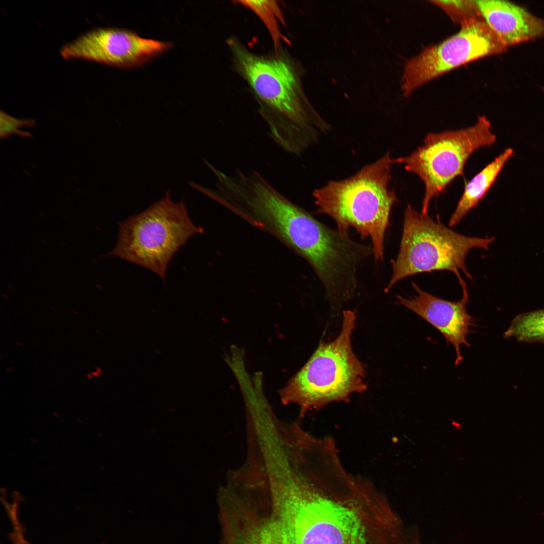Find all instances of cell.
Segmentation results:
<instances>
[{
  "label": "cell",
  "mask_w": 544,
  "mask_h": 544,
  "mask_svg": "<svg viewBox=\"0 0 544 544\" xmlns=\"http://www.w3.org/2000/svg\"><path fill=\"white\" fill-rule=\"evenodd\" d=\"M394 528L385 496L373 485L344 474L320 472L292 494L282 544H392Z\"/></svg>",
  "instance_id": "6da1fadb"
},
{
  "label": "cell",
  "mask_w": 544,
  "mask_h": 544,
  "mask_svg": "<svg viewBox=\"0 0 544 544\" xmlns=\"http://www.w3.org/2000/svg\"><path fill=\"white\" fill-rule=\"evenodd\" d=\"M237 69L253 91L259 112L270 138L284 151L299 155L329 125L307 100L293 63L277 53L263 56L248 50L234 38L229 40Z\"/></svg>",
  "instance_id": "7a4b0ae2"
},
{
  "label": "cell",
  "mask_w": 544,
  "mask_h": 544,
  "mask_svg": "<svg viewBox=\"0 0 544 544\" xmlns=\"http://www.w3.org/2000/svg\"><path fill=\"white\" fill-rule=\"evenodd\" d=\"M393 160L387 153L353 176L329 181L313 192L317 212L330 217L341 234L349 235L351 227L370 238L376 262L384 260L385 234L398 202L389 187Z\"/></svg>",
  "instance_id": "3957f363"
},
{
  "label": "cell",
  "mask_w": 544,
  "mask_h": 544,
  "mask_svg": "<svg viewBox=\"0 0 544 544\" xmlns=\"http://www.w3.org/2000/svg\"><path fill=\"white\" fill-rule=\"evenodd\" d=\"M341 331L329 342H321L311 357L278 391L284 405L299 407L298 420L334 402L350 400L351 395L366 391L365 369L352 346L356 314L344 310Z\"/></svg>",
  "instance_id": "277c9868"
},
{
  "label": "cell",
  "mask_w": 544,
  "mask_h": 544,
  "mask_svg": "<svg viewBox=\"0 0 544 544\" xmlns=\"http://www.w3.org/2000/svg\"><path fill=\"white\" fill-rule=\"evenodd\" d=\"M494 237H468L445 226L439 217L418 213L408 205L404 212L399 250L391 260L392 276L384 289L386 293L400 280L414 275L436 270L453 273L460 283L461 270L472 279L465 265L468 252L473 248L485 250Z\"/></svg>",
  "instance_id": "5b68a950"
},
{
  "label": "cell",
  "mask_w": 544,
  "mask_h": 544,
  "mask_svg": "<svg viewBox=\"0 0 544 544\" xmlns=\"http://www.w3.org/2000/svg\"><path fill=\"white\" fill-rule=\"evenodd\" d=\"M119 230L110 255L146 267L163 280L173 255L202 231L190 220L184 202L172 200L170 191L141 213L120 223Z\"/></svg>",
  "instance_id": "8992f818"
},
{
  "label": "cell",
  "mask_w": 544,
  "mask_h": 544,
  "mask_svg": "<svg viewBox=\"0 0 544 544\" xmlns=\"http://www.w3.org/2000/svg\"><path fill=\"white\" fill-rule=\"evenodd\" d=\"M485 116L469 127L429 132L423 144L409 155L393 159L405 170L416 174L425 185L421 213L428 214L430 201L443 193L456 177L463 175L465 165L480 148L491 146L496 137Z\"/></svg>",
  "instance_id": "52a82bcc"
},
{
  "label": "cell",
  "mask_w": 544,
  "mask_h": 544,
  "mask_svg": "<svg viewBox=\"0 0 544 544\" xmlns=\"http://www.w3.org/2000/svg\"><path fill=\"white\" fill-rule=\"evenodd\" d=\"M507 48L484 19L464 24L457 33L424 48L406 62L402 81L403 94L407 96L422 85L453 69L502 53Z\"/></svg>",
  "instance_id": "ba28073f"
},
{
  "label": "cell",
  "mask_w": 544,
  "mask_h": 544,
  "mask_svg": "<svg viewBox=\"0 0 544 544\" xmlns=\"http://www.w3.org/2000/svg\"><path fill=\"white\" fill-rule=\"evenodd\" d=\"M170 46L169 42L144 38L122 29L97 28L65 44L60 54L65 59L81 58L130 67L144 63Z\"/></svg>",
  "instance_id": "9c48e42d"
},
{
  "label": "cell",
  "mask_w": 544,
  "mask_h": 544,
  "mask_svg": "<svg viewBox=\"0 0 544 544\" xmlns=\"http://www.w3.org/2000/svg\"><path fill=\"white\" fill-rule=\"evenodd\" d=\"M412 286L416 294L408 298L397 296L396 303L422 317L441 333L448 344L452 345L456 354L455 365H458L463 358L460 347L470 346L466 338L471 332V328L475 325L474 318L466 308L469 297L465 283L461 285L463 295L457 301L434 296L414 282Z\"/></svg>",
  "instance_id": "30bf717a"
},
{
  "label": "cell",
  "mask_w": 544,
  "mask_h": 544,
  "mask_svg": "<svg viewBox=\"0 0 544 544\" xmlns=\"http://www.w3.org/2000/svg\"><path fill=\"white\" fill-rule=\"evenodd\" d=\"M483 19L508 47L544 35V20L510 2L475 1Z\"/></svg>",
  "instance_id": "8fae6325"
},
{
  "label": "cell",
  "mask_w": 544,
  "mask_h": 544,
  "mask_svg": "<svg viewBox=\"0 0 544 544\" xmlns=\"http://www.w3.org/2000/svg\"><path fill=\"white\" fill-rule=\"evenodd\" d=\"M513 155L512 149H506L466 183L463 193L449 219L448 225L450 228L458 224L478 205Z\"/></svg>",
  "instance_id": "7c38bea8"
},
{
  "label": "cell",
  "mask_w": 544,
  "mask_h": 544,
  "mask_svg": "<svg viewBox=\"0 0 544 544\" xmlns=\"http://www.w3.org/2000/svg\"><path fill=\"white\" fill-rule=\"evenodd\" d=\"M503 336L520 343L544 345V308L516 315Z\"/></svg>",
  "instance_id": "4fadbf2b"
},
{
  "label": "cell",
  "mask_w": 544,
  "mask_h": 544,
  "mask_svg": "<svg viewBox=\"0 0 544 544\" xmlns=\"http://www.w3.org/2000/svg\"><path fill=\"white\" fill-rule=\"evenodd\" d=\"M237 3L251 9L265 25L278 50L284 36L280 31L279 23L285 24L282 12L275 1H240Z\"/></svg>",
  "instance_id": "5bb4252c"
},
{
  "label": "cell",
  "mask_w": 544,
  "mask_h": 544,
  "mask_svg": "<svg viewBox=\"0 0 544 544\" xmlns=\"http://www.w3.org/2000/svg\"><path fill=\"white\" fill-rule=\"evenodd\" d=\"M442 9L456 24L461 26L466 23L483 19L475 1H430Z\"/></svg>",
  "instance_id": "9a60e30c"
},
{
  "label": "cell",
  "mask_w": 544,
  "mask_h": 544,
  "mask_svg": "<svg viewBox=\"0 0 544 544\" xmlns=\"http://www.w3.org/2000/svg\"><path fill=\"white\" fill-rule=\"evenodd\" d=\"M32 124V121L19 119L11 116L5 112H1V136L6 137L13 133H22L21 128L25 125Z\"/></svg>",
  "instance_id": "2e32d148"
},
{
  "label": "cell",
  "mask_w": 544,
  "mask_h": 544,
  "mask_svg": "<svg viewBox=\"0 0 544 544\" xmlns=\"http://www.w3.org/2000/svg\"><path fill=\"white\" fill-rule=\"evenodd\" d=\"M543 92H544V89H543Z\"/></svg>",
  "instance_id": "e0dca14e"
}]
</instances>
